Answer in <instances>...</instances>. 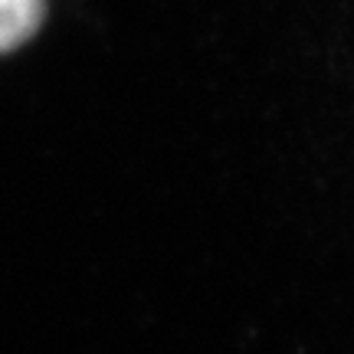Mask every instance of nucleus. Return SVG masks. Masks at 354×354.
Here are the masks:
<instances>
[{"mask_svg":"<svg viewBox=\"0 0 354 354\" xmlns=\"http://www.w3.org/2000/svg\"><path fill=\"white\" fill-rule=\"evenodd\" d=\"M43 0H0V56L20 50L43 24Z\"/></svg>","mask_w":354,"mask_h":354,"instance_id":"f257e3e1","label":"nucleus"}]
</instances>
